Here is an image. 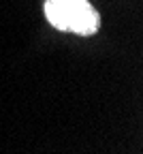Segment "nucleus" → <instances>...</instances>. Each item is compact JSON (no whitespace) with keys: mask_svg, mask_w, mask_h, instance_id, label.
I'll use <instances>...</instances> for the list:
<instances>
[{"mask_svg":"<svg viewBox=\"0 0 143 154\" xmlns=\"http://www.w3.org/2000/svg\"><path fill=\"white\" fill-rule=\"evenodd\" d=\"M45 19L60 32L92 36L100 28V15L90 0H45Z\"/></svg>","mask_w":143,"mask_h":154,"instance_id":"nucleus-1","label":"nucleus"}]
</instances>
